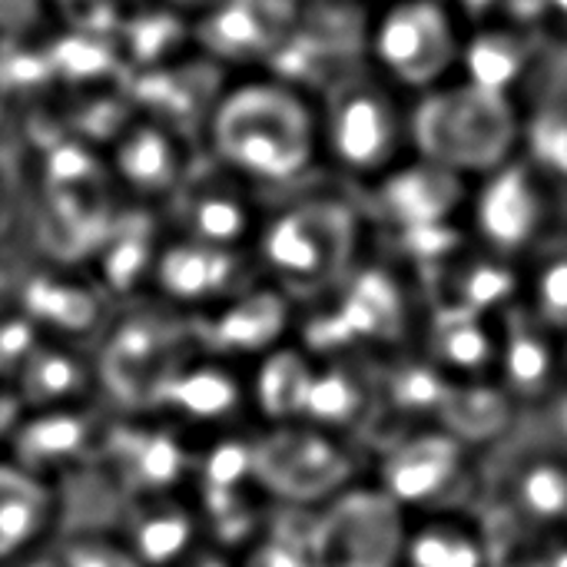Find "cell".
<instances>
[{"mask_svg": "<svg viewBox=\"0 0 567 567\" xmlns=\"http://www.w3.org/2000/svg\"><path fill=\"white\" fill-rule=\"evenodd\" d=\"M512 382L522 389H538L548 379V352L538 342H515L508 352Z\"/></svg>", "mask_w": 567, "mask_h": 567, "instance_id": "603a6c76", "label": "cell"}, {"mask_svg": "<svg viewBox=\"0 0 567 567\" xmlns=\"http://www.w3.org/2000/svg\"><path fill=\"white\" fill-rule=\"evenodd\" d=\"M405 548L402 508L385 492H349L312 515L309 567H399Z\"/></svg>", "mask_w": 567, "mask_h": 567, "instance_id": "7a4b0ae2", "label": "cell"}, {"mask_svg": "<svg viewBox=\"0 0 567 567\" xmlns=\"http://www.w3.org/2000/svg\"><path fill=\"white\" fill-rule=\"evenodd\" d=\"M346 216L336 209H292L266 233V259L292 282H326L346 249Z\"/></svg>", "mask_w": 567, "mask_h": 567, "instance_id": "8992f818", "label": "cell"}, {"mask_svg": "<svg viewBox=\"0 0 567 567\" xmlns=\"http://www.w3.org/2000/svg\"><path fill=\"white\" fill-rule=\"evenodd\" d=\"M512 505L535 525H551L567 515V465L558 458L528 462L512 482Z\"/></svg>", "mask_w": 567, "mask_h": 567, "instance_id": "9a60e30c", "label": "cell"}, {"mask_svg": "<svg viewBox=\"0 0 567 567\" xmlns=\"http://www.w3.org/2000/svg\"><path fill=\"white\" fill-rule=\"evenodd\" d=\"M555 7H558V10H567V0H555Z\"/></svg>", "mask_w": 567, "mask_h": 567, "instance_id": "484cf974", "label": "cell"}, {"mask_svg": "<svg viewBox=\"0 0 567 567\" xmlns=\"http://www.w3.org/2000/svg\"><path fill=\"white\" fill-rule=\"evenodd\" d=\"M302 412H309L316 422H326V425L352 422L359 412V392L346 375H326V379L312 375Z\"/></svg>", "mask_w": 567, "mask_h": 567, "instance_id": "d6986e66", "label": "cell"}, {"mask_svg": "<svg viewBox=\"0 0 567 567\" xmlns=\"http://www.w3.org/2000/svg\"><path fill=\"white\" fill-rule=\"evenodd\" d=\"M196 525L193 515L166 498H150L130 512L123 545L143 567H176L189 558Z\"/></svg>", "mask_w": 567, "mask_h": 567, "instance_id": "9c48e42d", "label": "cell"}, {"mask_svg": "<svg viewBox=\"0 0 567 567\" xmlns=\"http://www.w3.org/2000/svg\"><path fill=\"white\" fill-rule=\"evenodd\" d=\"M309 369H302V362L279 355L262 369L259 379V409L272 419H289L296 412L306 409V395H309Z\"/></svg>", "mask_w": 567, "mask_h": 567, "instance_id": "e0dca14e", "label": "cell"}, {"mask_svg": "<svg viewBox=\"0 0 567 567\" xmlns=\"http://www.w3.org/2000/svg\"><path fill=\"white\" fill-rule=\"evenodd\" d=\"M86 442V425L80 415L73 412H60L50 409L43 419L23 425L17 432V445H20V458L17 465L40 475V468L60 465V462H73L83 452Z\"/></svg>", "mask_w": 567, "mask_h": 567, "instance_id": "5bb4252c", "label": "cell"}, {"mask_svg": "<svg viewBox=\"0 0 567 567\" xmlns=\"http://www.w3.org/2000/svg\"><path fill=\"white\" fill-rule=\"evenodd\" d=\"M439 355L462 372H475L492 359V342L478 326H472V319H458L455 326H449Z\"/></svg>", "mask_w": 567, "mask_h": 567, "instance_id": "44dd1931", "label": "cell"}, {"mask_svg": "<svg viewBox=\"0 0 567 567\" xmlns=\"http://www.w3.org/2000/svg\"><path fill=\"white\" fill-rule=\"evenodd\" d=\"M156 405L176 409L193 422H223L239 405V385L216 369H186L163 389Z\"/></svg>", "mask_w": 567, "mask_h": 567, "instance_id": "4fadbf2b", "label": "cell"}, {"mask_svg": "<svg viewBox=\"0 0 567 567\" xmlns=\"http://www.w3.org/2000/svg\"><path fill=\"white\" fill-rule=\"evenodd\" d=\"M176 567H233V561H229V558H223V555L203 551V555H189L186 561H179Z\"/></svg>", "mask_w": 567, "mask_h": 567, "instance_id": "d4e9b609", "label": "cell"}, {"mask_svg": "<svg viewBox=\"0 0 567 567\" xmlns=\"http://www.w3.org/2000/svg\"><path fill=\"white\" fill-rule=\"evenodd\" d=\"M462 478V449L452 435H422L395 449L382 468V492L402 505H435Z\"/></svg>", "mask_w": 567, "mask_h": 567, "instance_id": "52a82bcc", "label": "cell"}, {"mask_svg": "<svg viewBox=\"0 0 567 567\" xmlns=\"http://www.w3.org/2000/svg\"><path fill=\"white\" fill-rule=\"evenodd\" d=\"M332 156L355 176H375L389 169L402 150L405 123L395 103L372 83H346L319 126Z\"/></svg>", "mask_w": 567, "mask_h": 567, "instance_id": "3957f363", "label": "cell"}, {"mask_svg": "<svg viewBox=\"0 0 567 567\" xmlns=\"http://www.w3.org/2000/svg\"><path fill=\"white\" fill-rule=\"evenodd\" d=\"M110 458H113L123 485L133 492H143L150 498H156L163 488H169L186 468L179 445L166 435H120L110 445Z\"/></svg>", "mask_w": 567, "mask_h": 567, "instance_id": "8fae6325", "label": "cell"}, {"mask_svg": "<svg viewBox=\"0 0 567 567\" xmlns=\"http://www.w3.org/2000/svg\"><path fill=\"white\" fill-rule=\"evenodd\" d=\"M213 146L219 159L266 183H286L309 166L316 153V123L282 86L252 83L233 90L213 116Z\"/></svg>", "mask_w": 567, "mask_h": 567, "instance_id": "6da1fadb", "label": "cell"}, {"mask_svg": "<svg viewBox=\"0 0 567 567\" xmlns=\"http://www.w3.org/2000/svg\"><path fill=\"white\" fill-rule=\"evenodd\" d=\"M53 492L20 465H0V565L20 558L47 532Z\"/></svg>", "mask_w": 567, "mask_h": 567, "instance_id": "ba28073f", "label": "cell"}, {"mask_svg": "<svg viewBox=\"0 0 567 567\" xmlns=\"http://www.w3.org/2000/svg\"><path fill=\"white\" fill-rule=\"evenodd\" d=\"M538 312L548 326L567 329V259H551L538 279Z\"/></svg>", "mask_w": 567, "mask_h": 567, "instance_id": "7402d4cb", "label": "cell"}, {"mask_svg": "<svg viewBox=\"0 0 567 567\" xmlns=\"http://www.w3.org/2000/svg\"><path fill=\"white\" fill-rule=\"evenodd\" d=\"M379 63L409 86L439 80L455 60L449 13L435 0H405L392 7L375 30Z\"/></svg>", "mask_w": 567, "mask_h": 567, "instance_id": "5b68a950", "label": "cell"}, {"mask_svg": "<svg viewBox=\"0 0 567 567\" xmlns=\"http://www.w3.org/2000/svg\"><path fill=\"white\" fill-rule=\"evenodd\" d=\"M86 385V372L76 355L63 349H30L20 362V405L63 409Z\"/></svg>", "mask_w": 567, "mask_h": 567, "instance_id": "7c38bea8", "label": "cell"}, {"mask_svg": "<svg viewBox=\"0 0 567 567\" xmlns=\"http://www.w3.org/2000/svg\"><path fill=\"white\" fill-rule=\"evenodd\" d=\"M405 567H492V545L485 535L465 522L435 518L419 532L405 535L402 548Z\"/></svg>", "mask_w": 567, "mask_h": 567, "instance_id": "30bf717a", "label": "cell"}, {"mask_svg": "<svg viewBox=\"0 0 567 567\" xmlns=\"http://www.w3.org/2000/svg\"><path fill=\"white\" fill-rule=\"evenodd\" d=\"M23 309H27L30 326L50 322L53 329L70 332V336L83 332L96 319V302L86 292H76L73 286H60L47 279L30 289V296L23 299Z\"/></svg>", "mask_w": 567, "mask_h": 567, "instance_id": "2e32d148", "label": "cell"}, {"mask_svg": "<svg viewBox=\"0 0 567 567\" xmlns=\"http://www.w3.org/2000/svg\"><path fill=\"white\" fill-rule=\"evenodd\" d=\"M449 402V422H452V439H488L502 429L505 422V409L502 399L488 395V392H475L468 399H458L455 392L445 399Z\"/></svg>", "mask_w": 567, "mask_h": 567, "instance_id": "ac0fdd59", "label": "cell"}, {"mask_svg": "<svg viewBox=\"0 0 567 567\" xmlns=\"http://www.w3.org/2000/svg\"><path fill=\"white\" fill-rule=\"evenodd\" d=\"M352 472V458L316 429H279L252 449V478L296 505L329 498Z\"/></svg>", "mask_w": 567, "mask_h": 567, "instance_id": "277c9868", "label": "cell"}, {"mask_svg": "<svg viewBox=\"0 0 567 567\" xmlns=\"http://www.w3.org/2000/svg\"><path fill=\"white\" fill-rule=\"evenodd\" d=\"M565 425H567V415H565Z\"/></svg>", "mask_w": 567, "mask_h": 567, "instance_id": "4316f807", "label": "cell"}, {"mask_svg": "<svg viewBox=\"0 0 567 567\" xmlns=\"http://www.w3.org/2000/svg\"><path fill=\"white\" fill-rule=\"evenodd\" d=\"M60 567H143L123 542H110L103 535H73L63 551Z\"/></svg>", "mask_w": 567, "mask_h": 567, "instance_id": "ffe728a7", "label": "cell"}, {"mask_svg": "<svg viewBox=\"0 0 567 567\" xmlns=\"http://www.w3.org/2000/svg\"><path fill=\"white\" fill-rule=\"evenodd\" d=\"M243 567H309V561H306V551H302L299 545H292V542L272 535L269 542H262V545L249 555V561Z\"/></svg>", "mask_w": 567, "mask_h": 567, "instance_id": "cb8c5ba5", "label": "cell"}]
</instances>
